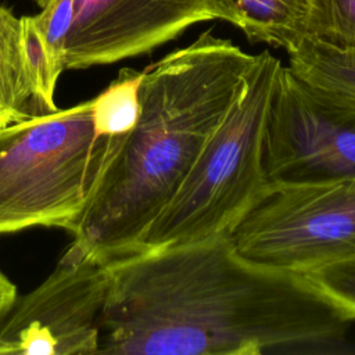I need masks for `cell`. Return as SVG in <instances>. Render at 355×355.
I'll return each mask as SVG.
<instances>
[{
  "label": "cell",
  "instance_id": "cell-5",
  "mask_svg": "<svg viewBox=\"0 0 355 355\" xmlns=\"http://www.w3.org/2000/svg\"><path fill=\"white\" fill-rule=\"evenodd\" d=\"M226 237L248 262L304 275L355 255V179L266 183Z\"/></svg>",
  "mask_w": 355,
  "mask_h": 355
},
{
  "label": "cell",
  "instance_id": "cell-9",
  "mask_svg": "<svg viewBox=\"0 0 355 355\" xmlns=\"http://www.w3.org/2000/svg\"><path fill=\"white\" fill-rule=\"evenodd\" d=\"M312 0H209L214 19H225L251 42L294 49L306 36Z\"/></svg>",
  "mask_w": 355,
  "mask_h": 355
},
{
  "label": "cell",
  "instance_id": "cell-3",
  "mask_svg": "<svg viewBox=\"0 0 355 355\" xmlns=\"http://www.w3.org/2000/svg\"><path fill=\"white\" fill-rule=\"evenodd\" d=\"M280 65L266 50L255 54L233 104L147 230L137 254L226 234L265 187L263 136Z\"/></svg>",
  "mask_w": 355,
  "mask_h": 355
},
{
  "label": "cell",
  "instance_id": "cell-8",
  "mask_svg": "<svg viewBox=\"0 0 355 355\" xmlns=\"http://www.w3.org/2000/svg\"><path fill=\"white\" fill-rule=\"evenodd\" d=\"M208 19H214L209 0H73L64 69L150 53Z\"/></svg>",
  "mask_w": 355,
  "mask_h": 355
},
{
  "label": "cell",
  "instance_id": "cell-10",
  "mask_svg": "<svg viewBox=\"0 0 355 355\" xmlns=\"http://www.w3.org/2000/svg\"><path fill=\"white\" fill-rule=\"evenodd\" d=\"M44 114L25 64L21 18L0 4V128Z\"/></svg>",
  "mask_w": 355,
  "mask_h": 355
},
{
  "label": "cell",
  "instance_id": "cell-17",
  "mask_svg": "<svg viewBox=\"0 0 355 355\" xmlns=\"http://www.w3.org/2000/svg\"><path fill=\"white\" fill-rule=\"evenodd\" d=\"M17 298L15 284L0 270V319L7 313Z\"/></svg>",
  "mask_w": 355,
  "mask_h": 355
},
{
  "label": "cell",
  "instance_id": "cell-16",
  "mask_svg": "<svg viewBox=\"0 0 355 355\" xmlns=\"http://www.w3.org/2000/svg\"><path fill=\"white\" fill-rule=\"evenodd\" d=\"M35 19L54 62L61 71H65L64 51L73 21V0H53L35 15Z\"/></svg>",
  "mask_w": 355,
  "mask_h": 355
},
{
  "label": "cell",
  "instance_id": "cell-11",
  "mask_svg": "<svg viewBox=\"0 0 355 355\" xmlns=\"http://www.w3.org/2000/svg\"><path fill=\"white\" fill-rule=\"evenodd\" d=\"M287 53L288 68L300 78L355 100V50H340L305 37Z\"/></svg>",
  "mask_w": 355,
  "mask_h": 355
},
{
  "label": "cell",
  "instance_id": "cell-4",
  "mask_svg": "<svg viewBox=\"0 0 355 355\" xmlns=\"http://www.w3.org/2000/svg\"><path fill=\"white\" fill-rule=\"evenodd\" d=\"M121 137L97 133L92 100L0 128V234L68 230Z\"/></svg>",
  "mask_w": 355,
  "mask_h": 355
},
{
  "label": "cell",
  "instance_id": "cell-18",
  "mask_svg": "<svg viewBox=\"0 0 355 355\" xmlns=\"http://www.w3.org/2000/svg\"><path fill=\"white\" fill-rule=\"evenodd\" d=\"M36 1V4L39 6V7H42V8H44L47 4H50L53 0H35Z\"/></svg>",
  "mask_w": 355,
  "mask_h": 355
},
{
  "label": "cell",
  "instance_id": "cell-13",
  "mask_svg": "<svg viewBox=\"0 0 355 355\" xmlns=\"http://www.w3.org/2000/svg\"><path fill=\"white\" fill-rule=\"evenodd\" d=\"M21 37L25 64L35 94L39 103L49 112H53L58 110L54 101V93L62 71L54 62L35 15L21 18Z\"/></svg>",
  "mask_w": 355,
  "mask_h": 355
},
{
  "label": "cell",
  "instance_id": "cell-14",
  "mask_svg": "<svg viewBox=\"0 0 355 355\" xmlns=\"http://www.w3.org/2000/svg\"><path fill=\"white\" fill-rule=\"evenodd\" d=\"M305 37L355 50V0H312Z\"/></svg>",
  "mask_w": 355,
  "mask_h": 355
},
{
  "label": "cell",
  "instance_id": "cell-7",
  "mask_svg": "<svg viewBox=\"0 0 355 355\" xmlns=\"http://www.w3.org/2000/svg\"><path fill=\"white\" fill-rule=\"evenodd\" d=\"M107 266L67 248L55 269L0 319V355H97Z\"/></svg>",
  "mask_w": 355,
  "mask_h": 355
},
{
  "label": "cell",
  "instance_id": "cell-12",
  "mask_svg": "<svg viewBox=\"0 0 355 355\" xmlns=\"http://www.w3.org/2000/svg\"><path fill=\"white\" fill-rule=\"evenodd\" d=\"M144 71L122 68L118 76L94 98L92 111L94 128L103 136L130 132L140 115V85Z\"/></svg>",
  "mask_w": 355,
  "mask_h": 355
},
{
  "label": "cell",
  "instance_id": "cell-15",
  "mask_svg": "<svg viewBox=\"0 0 355 355\" xmlns=\"http://www.w3.org/2000/svg\"><path fill=\"white\" fill-rule=\"evenodd\" d=\"M329 297L349 320H355V255L304 275Z\"/></svg>",
  "mask_w": 355,
  "mask_h": 355
},
{
  "label": "cell",
  "instance_id": "cell-6",
  "mask_svg": "<svg viewBox=\"0 0 355 355\" xmlns=\"http://www.w3.org/2000/svg\"><path fill=\"white\" fill-rule=\"evenodd\" d=\"M262 166L268 183L355 179V100L282 64L266 116Z\"/></svg>",
  "mask_w": 355,
  "mask_h": 355
},
{
  "label": "cell",
  "instance_id": "cell-1",
  "mask_svg": "<svg viewBox=\"0 0 355 355\" xmlns=\"http://www.w3.org/2000/svg\"><path fill=\"white\" fill-rule=\"evenodd\" d=\"M105 266L97 354L258 355L338 340L349 322L304 275L245 261L226 234Z\"/></svg>",
  "mask_w": 355,
  "mask_h": 355
},
{
  "label": "cell",
  "instance_id": "cell-2",
  "mask_svg": "<svg viewBox=\"0 0 355 355\" xmlns=\"http://www.w3.org/2000/svg\"><path fill=\"white\" fill-rule=\"evenodd\" d=\"M255 61L212 31L144 69L140 115L122 135L68 232L78 255L107 265L136 255Z\"/></svg>",
  "mask_w": 355,
  "mask_h": 355
}]
</instances>
